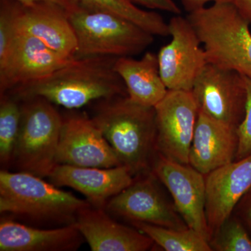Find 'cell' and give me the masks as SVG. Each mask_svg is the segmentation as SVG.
Returning <instances> with one entry per match:
<instances>
[{
  "label": "cell",
  "instance_id": "obj_30",
  "mask_svg": "<svg viewBox=\"0 0 251 251\" xmlns=\"http://www.w3.org/2000/svg\"><path fill=\"white\" fill-rule=\"evenodd\" d=\"M234 4L251 25V0H235Z\"/></svg>",
  "mask_w": 251,
  "mask_h": 251
},
{
  "label": "cell",
  "instance_id": "obj_16",
  "mask_svg": "<svg viewBox=\"0 0 251 251\" xmlns=\"http://www.w3.org/2000/svg\"><path fill=\"white\" fill-rule=\"evenodd\" d=\"M133 176L124 166L100 168L57 164L48 177L57 187L74 188L85 196L92 206L105 209L112 198L133 182Z\"/></svg>",
  "mask_w": 251,
  "mask_h": 251
},
{
  "label": "cell",
  "instance_id": "obj_11",
  "mask_svg": "<svg viewBox=\"0 0 251 251\" xmlns=\"http://www.w3.org/2000/svg\"><path fill=\"white\" fill-rule=\"evenodd\" d=\"M74 59L55 52L34 36L18 33L9 50L0 57V94L49 76Z\"/></svg>",
  "mask_w": 251,
  "mask_h": 251
},
{
  "label": "cell",
  "instance_id": "obj_4",
  "mask_svg": "<svg viewBox=\"0 0 251 251\" xmlns=\"http://www.w3.org/2000/svg\"><path fill=\"white\" fill-rule=\"evenodd\" d=\"M208 63L251 79V32L249 21L234 3H214L188 13Z\"/></svg>",
  "mask_w": 251,
  "mask_h": 251
},
{
  "label": "cell",
  "instance_id": "obj_28",
  "mask_svg": "<svg viewBox=\"0 0 251 251\" xmlns=\"http://www.w3.org/2000/svg\"><path fill=\"white\" fill-rule=\"evenodd\" d=\"M185 10L188 13L193 12L204 7L209 3L231 2L234 3L235 0H180Z\"/></svg>",
  "mask_w": 251,
  "mask_h": 251
},
{
  "label": "cell",
  "instance_id": "obj_17",
  "mask_svg": "<svg viewBox=\"0 0 251 251\" xmlns=\"http://www.w3.org/2000/svg\"><path fill=\"white\" fill-rule=\"evenodd\" d=\"M237 126L199 111L189 155V165L204 175L235 160Z\"/></svg>",
  "mask_w": 251,
  "mask_h": 251
},
{
  "label": "cell",
  "instance_id": "obj_24",
  "mask_svg": "<svg viewBox=\"0 0 251 251\" xmlns=\"http://www.w3.org/2000/svg\"><path fill=\"white\" fill-rule=\"evenodd\" d=\"M209 245L216 251H251V237L239 218L231 216L211 236Z\"/></svg>",
  "mask_w": 251,
  "mask_h": 251
},
{
  "label": "cell",
  "instance_id": "obj_25",
  "mask_svg": "<svg viewBox=\"0 0 251 251\" xmlns=\"http://www.w3.org/2000/svg\"><path fill=\"white\" fill-rule=\"evenodd\" d=\"M247 89V104L245 116L237 128L238 149L235 160L242 159L251 154V79L244 76Z\"/></svg>",
  "mask_w": 251,
  "mask_h": 251
},
{
  "label": "cell",
  "instance_id": "obj_13",
  "mask_svg": "<svg viewBox=\"0 0 251 251\" xmlns=\"http://www.w3.org/2000/svg\"><path fill=\"white\" fill-rule=\"evenodd\" d=\"M57 164L87 168L122 166L116 153L95 125L85 115L63 119Z\"/></svg>",
  "mask_w": 251,
  "mask_h": 251
},
{
  "label": "cell",
  "instance_id": "obj_3",
  "mask_svg": "<svg viewBox=\"0 0 251 251\" xmlns=\"http://www.w3.org/2000/svg\"><path fill=\"white\" fill-rule=\"evenodd\" d=\"M92 204L25 172H0V212L35 223L75 224Z\"/></svg>",
  "mask_w": 251,
  "mask_h": 251
},
{
  "label": "cell",
  "instance_id": "obj_7",
  "mask_svg": "<svg viewBox=\"0 0 251 251\" xmlns=\"http://www.w3.org/2000/svg\"><path fill=\"white\" fill-rule=\"evenodd\" d=\"M168 26L171 41L157 54L160 75L168 90L191 91L208 64L205 51L187 18L175 15Z\"/></svg>",
  "mask_w": 251,
  "mask_h": 251
},
{
  "label": "cell",
  "instance_id": "obj_14",
  "mask_svg": "<svg viewBox=\"0 0 251 251\" xmlns=\"http://www.w3.org/2000/svg\"><path fill=\"white\" fill-rule=\"evenodd\" d=\"M14 1L18 33L34 36L64 57L75 58L77 40L67 10L49 1Z\"/></svg>",
  "mask_w": 251,
  "mask_h": 251
},
{
  "label": "cell",
  "instance_id": "obj_21",
  "mask_svg": "<svg viewBox=\"0 0 251 251\" xmlns=\"http://www.w3.org/2000/svg\"><path fill=\"white\" fill-rule=\"evenodd\" d=\"M80 3L125 18L153 36H170L168 23L161 14L142 9L130 0H80Z\"/></svg>",
  "mask_w": 251,
  "mask_h": 251
},
{
  "label": "cell",
  "instance_id": "obj_5",
  "mask_svg": "<svg viewBox=\"0 0 251 251\" xmlns=\"http://www.w3.org/2000/svg\"><path fill=\"white\" fill-rule=\"evenodd\" d=\"M69 14L77 40L75 59L133 57L154 40V36L134 23L92 6L80 3Z\"/></svg>",
  "mask_w": 251,
  "mask_h": 251
},
{
  "label": "cell",
  "instance_id": "obj_8",
  "mask_svg": "<svg viewBox=\"0 0 251 251\" xmlns=\"http://www.w3.org/2000/svg\"><path fill=\"white\" fill-rule=\"evenodd\" d=\"M156 152L189 164L190 150L199 108L191 91L168 90L156 106Z\"/></svg>",
  "mask_w": 251,
  "mask_h": 251
},
{
  "label": "cell",
  "instance_id": "obj_27",
  "mask_svg": "<svg viewBox=\"0 0 251 251\" xmlns=\"http://www.w3.org/2000/svg\"><path fill=\"white\" fill-rule=\"evenodd\" d=\"M234 210L237 211L236 216L251 232V188L241 199Z\"/></svg>",
  "mask_w": 251,
  "mask_h": 251
},
{
  "label": "cell",
  "instance_id": "obj_19",
  "mask_svg": "<svg viewBox=\"0 0 251 251\" xmlns=\"http://www.w3.org/2000/svg\"><path fill=\"white\" fill-rule=\"evenodd\" d=\"M83 239L75 224L41 229L5 218L0 221L1 251H75Z\"/></svg>",
  "mask_w": 251,
  "mask_h": 251
},
{
  "label": "cell",
  "instance_id": "obj_1",
  "mask_svg": "<svg viewBox=\"0 0 251 251\" xmlns=\"http://www.w3.org/2000/svg\"><path fill=\"white\" fill-rule=\"evenodd\" d=\"M117 57L75 59L49 76L19 86L12 92L18 100L41 97L67 109H77L96 100L128 96L115 70Z\"/></svg>",
  "mask_w": 251,
  "mask_h": 251
},
{
  "label": "cell",
  "instance_id": "obj_29",
  "mask_svg": "<svg viewBox=\"0 0 251 251\" xmlns=\"http://www.w3.org/2000/svg\"><path fill=\"white\" fill-rule=\"evenodd\" d=\"M16 1L23 4H29V3L37 2V1H49V2L59 5L67 10L69 13L77 9L80 5V0H16Z\"/></svg>",
  "mask_w": 251,
  "mask_h": 251
},
{
  "label": "cell",
  "instance_id": "obj_6",
  "mask_svg": "<svg viewBox=\"0 0 251 251\" xmlns=\"http://www.w3.org/2000/svg\"><path fill=\"white\" fill-rule=\"evenodd\" d=\"M23 101L12 164L19 171L48 177L57 165L63 118L45 99L34 97Z\"/></svg>",
  "mask_w": 251,
  "mask_h": 251
},
{
  "label": "cell",
  "instance_id": "obj_26",
  "mask_svg": "<svg viewBox=\"0 0 251 251\" xmlns=\"http://www.w3.org/2000/svg\"><path fill=\"white\" fill-rule=\"evenodd\" d=\"M135 4L151 10L166 11L174 15L181 14V9L173 0H130Z\"/></svg>",
  "mask_w": 251,
  "mask_h": 251
},
{
  "label": "cell",
  "instance_id": "obj_15",
  "mask_svg": "<svg viewBox=\"0 0 251 251\" xmlns=\"http://www.w3.org/2000/svg\"><path fill=\"white\" fill-rule=\"evenodd\" d=\"M205 176V212L210 239L251 188V154Z\"/></svg>",
  "mask_w": 251,
  "mask_h": 251
},
{
  "label": "cell",
  "instance_id": "obj_2",
  "mask_svg": "<svg viewBox=\"0 0 251 251\" xmlns=\"http://www.w3.org/2000/svg\"><path fill=\"white\" fill-rule=\"evenodd\" d=\"M92 119L122 166L133 175L143 174L151 168L156 153L154 107L135 103L128 96L104 99Z\"/></svg>",
  "mask_w": 251,
  "mask_h": 251
},
{
  "label": "cell",
  "instance_id": "obj_10",
  "mask_svg": "<svg viewBox=\"0 0 251 251\" xmlns=\"http://www.w3.org/2000/svg\"><path fill=\"white\" fill-rule=\"evenodd\" d=\"M191 92L199 111L234 126L242 123L247 98L242 74L208 63Z\"/></svg>",
  "mask_w": 251,
  "mask_h": 251
},
{
  "label": "cell",
  "instance_id": "obj_23",
  "mask_svg": "<svg viewBox=\"0 0 251 251\" xmlns=\"http://www.w3.org/2000/svg\"><path fill=\"white\" fill-rule=\"evenodd\" d=\"M21 107L14 97L1 96L0 103V162L1 166L13 163L19 135Z\"/></svg>",
  "mask_w": 251,
  "mask_h": 251
},
{
  "label": "cell",
  "instance_id": "obj_18",
  "mask_svg": "<svg viewBox=\"0 0 251 251\" xmlns=\"http://www.w3.org/2000/svg\"><path fill=\"white\" fill-rule=\"evenodd\" d=\"M75 225L92 251H145L153 241L140 230L119 224L104 209L81 211Z\"/></svg>",
  "mask_w": 251,
  "mask_h": 251
},
{
  "label": "cell",
  "instance_id": "obj_22",
  "mask_svg": "<svg viewBox=\"0 0 251 251\" xmlns=\"http://www.w3.org/2000/svg\"><path fill=\"white\" fill-rule=\"evenodd\" d=\"M140 232L166 251H211L207 240L194 229H175L143 222H131Z\"/></svg>",
  "mask_w": 251,
  "mask_h": 251
},
{
  "label": "cell",
  "instance_id": "obj_20",
  "mask_svg": "<svg viewBox=\"0 0 251 251\" xmlns=\"http://www.w3.org/2000/svg\"><path fill=\"white\" fill-rule=\"evenodd\" d=\"M115 70L123 80L130 99L145 106L155 107L168 90L162 80L158 56L147 52L140 59L117 57Z\"/></svg>",
  "mask_w": 251,
  "mask_h": 251
},
{
  "label": "cell",
  "instance_id": "obj_12",
  "mask_svg": "<svg viewBox=\"0 0 251 251\" xmlns=\"http://www.w3.org/2000/svg\"><path fill=\"white\" fill-rule=\"evenodd\" d=\"M152 173L112 198L105 210L131 222H143L175 229L188 228L174 204L167 201Z\"/></svg>",
  "mask_w": 251,
  "mask_h": 251
},
{
  "label": "cell",
  "instance_id": "obj_9",
  "mask_svg": "<svg viewBox=\"0 0 251 251\" xmlns=\"http://www.w3.org/2000/svg\"><path fill=\"white\" fill-rule=\"evenodd\" d=\"M151 173L171 193L175 209L189 228L210 240L205 212V176L189 164L171 161L156 153Z\"/></svg>",
  "mask_w": 251,
  "mask_h": 251
}]
</instances>
